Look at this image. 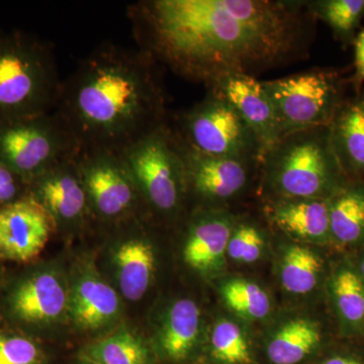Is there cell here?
I'll return each instance as SVG.
<instances>
[{
  "instance_id": "cell-35",
  "label": "cell",
  "mask_w": 364,
  "mask_h": 364,
  "mask_svg": "<svg viewBox=\"0 0 364 364\" xmlns=\"http://www.w3.org/2000/svg\"><path fill=\"white\" fill-rule=\"evenodd\" d=\"M359 275H360L361 279H363L364 284V258L360 263V272H359Z\"/></svg>"
},
{
  "instance_id": "cell-28",
  "label": "cell",
  "mask_w": 364,
  "mask_h": 364,
  "mask_svg": "<svg viewBox=\"0 0 364 364\" xmlns=\"http://www.w3.org/2000/svg\"><path fill=\"white\" fill-rule=\"evenodd\" d=\"M212 356L222 364H251L252 354L240 327L230 321L215 326L210 339Z\"/></svg>"
},
{
  "instance_id": "cell-34",
  "label": "cell",
  "mask_w": 364,
  "mask_h": 364,
  "mask_svg": "<svg viewBox=\"0 0 364 364\" xmlns=\"http://www.w3.org/2000/svg\"><path fill=\"white\" fill-rule=\"evenodd\" d=\"M77 364H102V363H98V361L93 360V359L87 358V356L81 355L80 360L78 361Z\"/></svg>"
},
{
  "instance_id": "cell-7",
  "label": "cell",
  "mask_w": 364,
  "mask_h": 364,
  "mask_svg": "<svg viewBox=\"0 0 364 364\" xmlns=\"http://www.w3.org/2000/svg\"><path fill=\"white\" fill-rule=\"evenodd\" d=\"M262 83L274 109L280 140L330 127L342 105L339 76L331 70L304 72Z\"/></svg>"
},
{
  "instance_id": "cell-10",
  "label": "cell",
  "mask_w": 364,
  "mask_h": 364,
  "mask_svg": "<svg viewBox=\"0 0 364 364\" xmlns=\"http://www.w3.org/2000/svg\"><path fill=\"white\" fill-rule=\"evenodd\" d=\"M55 223L32 196L0 210V257L28 262L44 250Z\"/></svg>"
},
{
  "instance_id": "cell-2",
  "label": "cell",
  "mask_w": 364,
  "mask_h": 364,
  "mask_svg": "<svg viewBox=\"0 0 364 364\" xmlns=\"http://www.w3.org/2000/svg\"><path fill=\"white\" fill-rule=\"evenodd\" d=\"M154 60L141 50L105 43L62 82L55 112L80 149L121 153L163 121Z\"/></svg>"
},
{
  "instance_id": "cell-11",
  "label": "cell",
  "mask_w": 364,
  "mask_h": 364,
  "mask_svg": "<svg viewBox=\"0 0 364 364\" xmlns=\"http://www.w3.org/2000/svg\"><path fill=\"white\" fill-rule=\"evenodd\" d=\"M212 92L229 102L257 139L261 158L280 141L279 123L262 81L249 74H230L215 80Z\"/></svg>"
},
{
  "instance_id": "cell-33",
  "label": "cell",
  "mask_w": 364,
  "mask_h": 364,
  "mask_svg": "<svg viewBox=\"0 0 364 364\" xmlns=\"http://www.w3.org/2000/svg\"><path fill=\"white\" fill-rule=\"evenodd\" d=\"M321 364H364V359L353 354H334Z\"/></svg>"
},
{
  "instance_id": "cell-32",
  "label": "cell",
  "mask_w": 364,
  "mask_h": 364,
  "mask_svg": "<svg viewBox=\"0 0 364 364\" xmlns=\"http://www.w3.org/2000/svg\"><path fill=\"white\" fill-rule=\"evenodd\" d=\"M354 72L352 82L356 90H360L364 82V30L361 31L354 41Z\"/></svg>"
},
{
  "instance_id": "cell-8",
  "label": "cell",
  "mask_w": 364,
  "mask_h": 364,
  "mask_svg": "<svg viewBox=\"0 0 364 364\" xmlns=\"http://www.w3.org/2000/svg\"><path fill=\"white\" fill-rule=\"evenodd\" d=\"M181 140L213 156L246 160L261 158L257 139L233 107L210 92L182 117Z\"/></svg>"
},
{
  "instance_id": "cell-9",
  "label": "cell",
  "mask_w": 364,
  "mask_h": 364,
  "mask_svg": "<svg viewBox=\"0 0 364 364\" xmlns=\"http://www.w3.org/2000/svg\"><path fill=\"white\" fill-rule=\"evenodd\" d=\"M75 163L90 208L95 214L114 220L131 212L138 191L121 153L80 149Z\"/></svg>"
},
{
  "instance_id": "cell-19",
  "label": "cell",
  "mask_w": 364,
  "mask_h": 364,
  "mask_svg": "<svg viewBox=\"0 0 364 364\" xmlns=\"http://www.w3.org/2000/svg\"><path fill=\"white\" fill-rule=\"evenodd\" d=\"M117 282L124 298L136 301L147 293L155 270V254L149 242L132 238L114 253Z\"/></svg>"
},
{
  "instance_id": "cell-31",
  "label": "cell",
  "mask_w": 364,
  "mask_h": 364,
  "mask_svg": "<svg viewBox=\"0 0 364 364\" xmlns=\"http://www.w3.org/2000/svg\"><path fill=\"white\" fill-rule=\"evenodd\" d=\"M26 188H30V184L11 167L0 161V210L28 196V193H25Z\"/></svg>"
},
{
  "instance_id": "cell-14",
  "label": "cell",
  "mask_w": 364,
  "mask_h": 364,
  "mask_svg": "<svg viewBox=\"0 0 364 364\" xmlns=\"http://www.w3.org/2000/svg\"><path fill=\"white\" fill-rule=\"evenodd\" d=\"M69 305L65 286L53 272L36 273L21 282L9 296L14 317L32 325H47L58 320Z\"/></svg>"
},
{
  "instance_id": "cell-4",
  "label": "cell",
  "mask_w": 364,
  "mask_h": 364,
  "mask_svg": "<svg viewBox=\"0 0 364 364\" xmlns=\"http://www.w3.org/2000/svg\"><path fill=\"white\" fill-rule=\"evenodd\" d=\"M262 160L272 186L289 200L322 198L341 170L330 144L329 127L287 136Z\"/></svg>"
},
{
  "instance_id": "cell-18",
  "label": "cell",
  "mask_w": 364,
  "mask_h": 364,
  "mask_svg": "<svg viewBox=\"0 0 364 364\" xmlns=\"http://www.w3.org/2000/svg\"><path fill=\"white\" fill-rule=\"evenodd\" d=\"M272 219L289 235L311 241H327L331 236L329 202L323 198L289 200L273 208Z\"/></svg>"
},
{
  "instance_id": "cell-30",
  "label": "cell",
  "mask_w": 364,
  "mask_h": 364,
  "mask_svg": "<svg viewBox=\"0 0 364 364\" xmlns=\"http://www.w3.org/2000/svg\"><path fill=\"white\" fill-rule=\"evenodd\" d=\"M264 247L260 232L251 225H241L230 237L228 254L238 262L253 263L259 259Z\"/></svg>"
},
{
  "instance_id": "cell-27",
  "label": "cell",
  "mask_w": 364,
  "mask_h": 364,
  "mask_svg": "<svg viewBox=\"0 0 364 364\" xmlns=\"http://www.w3.org/2000/svg\"><path fill=\"white\" fill-rule=\"evenodd\" d=\"M226 305L237 315L260 320L270 312V299L262 289L246 279H232L222 287Z\"/></svg>"
},
{
  "instance_id": "cell-16",
  "label": "cell",
  "mask_w": 364,
  "mask_h": 364,
  "mask_svg": "<svg viewBox=\"0 0 364 364\" xmlns=\"http://www.w3.org/2000/svg\"><path fill=\"white\" fill-rule=\"evenodd\" d=\"M329 139L341 169L364 173V95L342 102L330 124Z\"/></svg>"
},
{
  "instance_id": "cell-24",
  "label": "cell",
  "mask_w": 364,
  "mask_h": 364,
  "mask_svg": "<svg viewBox=\"0 0 364 364\" xmlns=\"http://www.w3.org/2000/svg\"><path fill=\"white\" fill-rule=\"evenodd\" d=\"M83 355L102 364H149V354L142 340L128 330H119L95 342Z\"/></svg>"
},
{
  "instance_id": "cell-12",
  "label": "cell",
  "mask_w": 364,
  "mask_h": 364,
  "mask_svg": "<svg viewBox=\"0 0 364 364\" xmlns=\"http://www.w3.org/2000/svg\"><path fill=\"white\" fill-rule=\"evenodd\" d=\"M75 158L60 163L30 182L28 196L45 208L56 228L82 221L90 208Z\"/></svg>"
},
{
  "instance_id": "cell-25",
  "label": "cell",
  "mask_w": 364,
  "mask_h": 364,
  "mask_svg": "<svg viewBox=\"0 0 364 364\" xmlns=\"http://www.w3.org/2000/svg\"><path fill=\"white\" fill-rule=\"evenodd\" d=\"M332 294L340 317L354 329L364 325V284L358 272L343 267L332 282Z\"/></svg>"
},
{
  "instance_id": "cell-21",
  "label": "cell",
  "mask_w": 364,
  "mask_h": 364,
  "mask_svg": "<svg viewBox=\"0 0 364 364\" xmlns=\"http://www.w3.org/2000/svg\"><path fill=\"white\" fill-rule=\"evenodd\" d=\"M320 330L305 320L294 318L279 328L267 346V355L273 364H298L312 354L320 345Z\"/></svg>"
},
{
  "instance_id": "cell-20",
  "label": "cell",
  "mask_w": 364,
  "mask_h": 364,
  "mask_svg": "<svg viewBox=\"0 0 364 364\" xmlns=\"http://www.w3.org/2000/svg\"><path fill=\"white\" fill-rule=\"evenodd\" d=\"M200 311L195 301L182 299L170 309L163 323L159 342L163 353L173 361L188 358L200 334Z\"/></svg>"
},
{
  "instance_id": "cell-23",
  "label": "cell",
  "mask_w": 364,
  "mask_h": 364,
  "mask_svg": "<svg viewBox=\"0 0 364 364\" xmlns=\"http://www.w3.org/2000/svg\"><path fill=\"white\" fill-rule=\"evenodd\" d=\"M322 264L318 254L310 248L291 246L284 254L280 269L282 287L291 294L310 293L318 284Z\"/></svg>"
},
{
  "instance_id": "cell-13",
  "label": "cell",
  "mask_w": 364,
  "mask_h": 364,
  "mask_svg": "<svg viewBox=\"0 0 364 364\" xmlns=\"http://www.w3.org/2000/svg\"><path fill=\"white\" fill-rule=\"evenodd\" d=\"M181 142L188 182L198 195L210 200H227L245 186L246 160L213 156L193 149L181 138Z\"/></svg>"
},
{
  "instance_id": "cell-3",
  "label": "cell",
  "mask_w": 364,
  "mask_h": 364,
  "mask_svg": "<svg viewBox=\"0 0 364 364\" xmlns=\"http://www.w3.org/2000/svg\"><path fill=\"white\" fill-rule=\"evenodd\" d=\"M61 88L47 43L20 31L0 33V124L55 111Z\"/></svg>"
},
{
  "instance_id": "cell-22",
  "label": "cell",
  "mask_w": 364,
  "mask_h": 364,
  "mask_svg": "<svg viewBox=\"0 0 364 364\" xmlns=\"http://www.w3.org/2000/svg\"><path fill=\"white\" fill-rule=\"evenodd\" d=\"M331 236L341 244L364 239V188H348L329 202Z\"/></svg>"
},
{
  "instance_id": "cell-1",
  "label": "cell",
  "mask_w": 364,
  "mask_h": 364,
  "mask_svg": "<svg viewBox=\"0 0 364 364\" xmlns=\"http://www.w3.org/2000/svg\"><path fill=\"white\" fill-rule=\"evenodd\" d=\"M304 4L273 0H146L129 7L139 50L212 85L287 61L306 37Z\"/></svg>"
},
{
  "instance_id": "cell-26",
  "label": "cell",
  "mask_w": 364,
  "mask_h": 364,
  "mask_svg": "<svg viewBox=\"0 0 364 364\" xmlns=\"http://www.w3.org/2000/svg\"><path fill=\"white\" fill-rule=\"evenodd\" d=\"M312 16L325 21L337 37L350 39L364 16V0H320L306 2Z\"/></svg>"
},
{
  "instance_id": "cell-5",
  "label": "cell",
  "mask_w": 364,
  "mask_h": 364,
  "mask_svg": "<svg viewBox=\"0 0 364 364\" xmlns=\"http://www.w3.org/2000/svg\"><path fill=\"white\" fill-rule=\"evenodd\" d=\"M138 193L158 212L169 214L181 202L188 181L181 138L160 124L121 152Z\"/></svg>"
},
{
  "instance_id": "cell-17",
  "label": "cell",
  "mask_w": 364,
  "mask_h": 364,
  "mask_svg": "<svg viewBox=\"0 0 364 364\" xmlns=\"http://www.w3.org/2000/svg\"><path fill=\"white\" fill-rule=\"evenodd\" d=\"M232 235L231 223L222 215L203 217L191 228L183 249L186 264L205 272L222 264Z\"/></svg>"
},
{
  "instance_id": "cell-6",
  "label": "cell",
  "mask_w": 364,
  "mask_h": 364,
  "mask_svg": "<svg viewBox=\"0 0 364 364\" xmlns=\"http://www.w3.org/2000/svg\"><path fill=\"white\" fill-rule=\"evenodd\" d=\"M79 151L78 141L55 111L0 124V161L28 184Z\"/></svg>"
},
{
  "instance_id": "cell-29",
  "label": "cell",
  "mask_w": 364,
  "mask_h": 364,
  "mask_svg": "<svg viewBox=\"0 0 364 364\" xmlns=\"http://www.w3.org/2000/svg\"><path fill=\"white\" fill-rule=\"evenodd\" d=\"M44 352L32 339L0 332V364H43Z\"/></svg>"
},
{
  "instance_id": "cell-15",
  "label": "cell",
  "mask_w": 364,
  "mask_h": 364,
  "mask_svg": "<svg viewBox=\"0 0 364 364\" xmlns=\"http://www.w3.org/2000/svg\"><path fill=\"white\" fill-rule=\"evenodd\" d=\"M74 323L85 330H97L112 322L119 312L117 294L97 275L77 280L69 299Z\"/></svg>"
}]
</instances>
